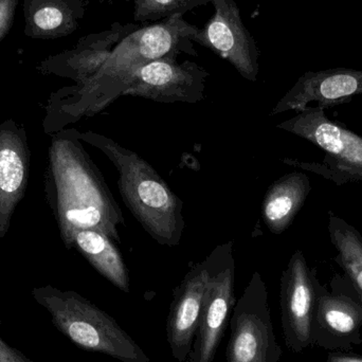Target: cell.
<instances>
[{"label":"cell","instance_id":"1","mask_svg":"<svg viewBox=\"0 0 362 362\" xmlns=\"http://www.w3.org/2000/svg\"><path fill=\"white\" fill-rule=\"evenodd\" d=\"M71 134L53 140L50 150L53 208L64 243L70 248L74 233L88 229L121 243L122 211L80 144V134Z\"/></svg>","mask_w":362,"mask_h":362},{"label":"cell","instance_id":"2","mask_svg":"<svg viewBox=\"0 0 362 362\" xmlns=\"http://www.w3.org/2000/svg\"><path fill=\"white\" fill-rule=\"evenodd\" d=\"M198 29L182 15H175L132 32L115 47L100 71L85 83L78 101L67 112L78 118L98 114L124 95L142 66L165 57L177 59L182 53L197 57L193 42Z\"/></svg>","mask_w":362,"mask_h":362},{"label":"cell","instance_id":"3","mask_svg":"<svg viewBox=\"0 0 362 362\" xmlns=\"http://www.w3.org/2000/svg\"><path fill=\"white\" fill-rule=\"evenodd\" d=\"M80 138L101 151L116 168L123 202L144 231L163 246L180 244L185 231L182 200L140 155L101 134Z\"/></svg>","mask_w":362,"mask_h":362},{"label":"cell","instance_id":"4","mask_svg":"<svg viewBox=\"0 0 362 362\" xmlns=\"http://www.w3.org/2000/svg\"><path fill=\"white\" fill-rule=\"evenodd\" d=\"M54 327L76 346L122 362H151L141 346L107 313L74 291L52 286L32 291Z\"/></svg>","mask_w":362,"mask_h":362},{"label":"cell","instance_id":"5","mask_svg":"<svg viewBox=\"0 0 362 362\" xmlns=\"http://www.w3.org/2000/svg\"><path fill=\"white\" fill-rule=\"evenodd\" d=\"M325 152L321 163L285 160L291 165L315 172L337 185L362 182V137L340 123L329 120L320 106H306L276 125Z\"/></svg>","mask_w":362,"mask_h":362},{"label":"cell","instance_id":"6","mask_svg":"<svg viewBox=\"0 0 362 362\" xmlns=\"http://www.w3.org/2000/svg\"><path fill=\"white\" fill-rule=\"evenodd\" d=\"M230 331L227 362H280L282 348L272 325L267 286L259 272L234 305Z\"/></svg>","mask_w":362,"mask_h":362},{"label":"cell","instance_id":"7","mask_svg":"<svg viewBox=\"0 0 362 362\" xmlns=\"http://www.w3.org/2000/svg\"><path fill=\"white\" fill-rule=\"evenodd\" d=\"M211 255L212 265L202 301L199 327L187 362L214 361L236 303L233 242L219 245Z\"/></svg>","mask_w":362,"mask_h":362},{"label":"cell","instance_id":"8","mask_svg":"<svg viewBox=\"0 0 362 362\" xmlns=\"http://www.w3.org/2000/svg\"><path fill=\"white\" fill-rule=\"evenodd\" d=\"M362 301L346 276L336 274L329 288L319 283L313 346L351 352L362 344Z\"/></svg>","mask_w":362,"mask_h":362},{"label":"cell","instance_id":"9","mask_svg":"<svg viewBox=\"0 0 362 362\" xmlns=\"http://www.w3.org/2000/svg\"><path fill=\"white\" fill-rule=\"evenodd\" d=\"M320 281L302 250L293 253L280 281L281 320L287 349L301 354L313 346V325Z\"/></svg>","mask_w":362,"mask_h":362},{"label":"cell","instance_id":"10","mask_svg":"<svg viewBox=\"0 0 362 362\" xmlns=\"http://www.w3.org/2000/svg\"><path fill=\"white\" fill-rule=\"evenodd\" d=\"M209 76L195 62L178 63L177 59L165 57L142 66L123 95L158 103L196 104L206 98Z\"/></svg>","mask_w":362,"mask_h":362},{"label":"cell","instance_id":"11","mask_svg":"<svg viewBox=\"0 0 362 362\" xmlns=\"http://www.w3.org/2000/svg\"><path fill=\"white\" fill-rule=\"evenodd\" d=\"M215 13L194 42L210 49L229 62L236 71L250 82H257L259 72V49L245 27L235 0H214Z\"/></svg>","mask_w":362,"mask_h":362},{"label":"cell","instance_id":"12","mask_svg":"<svg viewBox=\"0 0 362 362\" xmlns=\"http://www.w3.org/2000/svg\"><path fill=\"white\" fill-rule=\"evenodd\" d=\"M212 265V255L194 264L174 291L167 321V339L172 356L187 362L199 327L202 301Z\"/></svg>","mask_w":362,"mask_h":362},{"label":"cell","instance_id":"13","mask_svg":"<svg viewBox=\"0 0 362 362\" xmlns=\"http://www.w3.org/2000/svg\"><path fill=\"white\" fill-rule=\"evenodd\" d=\"M362 95L361 70L334 68L304 74L272 110V116L302 110L316 102L321 108L332 107Z\"/></svg>","mask_w":362,"mask_h":362},{"label":"cell","instance_id":"14","mask_svg":"<svg viewBox=\"0 0 362 362\" xmlns=\"http://www.w3.org/2000/svg\"><path fill=\"white\" fill-rule=\"evenodd\" d=\"M29 152L23 133L10 121L0 127V238L27 187Z\"/></svg>","mask_w":362,"mask_h":362},{"label":"cell","instance_id":"15","mask_svg":"<svg viewBox=\"0 0 362 362\" xmlns=\"http://www.w3.org/2000/svg\"><path fill=\"white\" fill-rule=\"evenodd\" d=\"M312 191L310 178L303 172H291L274 181L264 196L262 217L272 233L288 229Z\"/></svg>","mask_w":362,"mask_h":362},{"label":"cell","instance_id":"16","mask_svg":"<svg viewBox=\"0 0 362 362\" xmlns=\"http://www.w3.org/2000/svg\"><path fill=\"white\" fill-rule=\"evenodd\" d=\"M70 248H76L91 266L125 293H131V278L124 259L114 240L97 230L74 233Z\"/></svg>","mask_w":362,"mask_h":362},{"label":"cell","instance_id":"17","mask_svg":"<svg viewBox=\"0 0 362 362\" xmlns=\"http://www.w3.org/2000/svg\"><path fill=\"white\" fill-rule=\"evenodd\" d=\"M329 240L335 247L334 261L344 272L362 301V235L361 232L333 211L329 212Z\"/></svg>","mask_w":362,"mask_h":362},{"label":"cell","instance_id":"18","mask_svg":"<svg viewBox=\"0 0 362 362\" xmlns=\"http://www.w3.org/2000/svg\"><path fill=\"white\" fill-rule=\"evenodd\" d=\"M134 19L139 23L159 21L175 15H185L214 0H133Z\"/></svg>","mask_w":362,"mask_h":362},{"label":"cell","instance_id":"19","mask_svg":"<svg viewBox=\"0 0 362 362\" xmlns=\"http://www.w3.org/2000/svg\"><path fill=\"white\" fill-rule=\"evenodd\" d=\"M34 21L40 29L53 30L63 23L64 14L59 8L47 6L35 13Z\"/></svg>","mask_w":362,"mask_h":362},{"label":"cell","instance_id":"20","mask_svg":"<svg viewBox=\"0 0 362 362\" xmlns=\"http://www.w3.org/2000/svg\"><path fill=\"white\" fill-rule=\"evenodd\" d=\"M0 362H33L16 349L8 346L0 338Z\"/></svg>","mask_w":362,"mask_h":362},{"label":"cell","instance_id":"21","mask_svg":"<svg viewBox=\"0 0 362 362\" xmlns=\"http://www.w3.org/2000/svg\"><path fill=\"white\" fill-rule=\"evenodd\" d=\"M327 362H362V355L351 352H329Z\"/></svg>","mask_w":362,"mask_h":362},{"label":"cell","instance_id":"22","mask_svg":"<svg viewBox=\"0 0 362 362\" xmlns=\"http://www.w3.org/2000/svg\"><path fill=\"white\" fill-rule=\"evenodd\" d=\"M124 1H131V0H124Z\"/></svg>","mask_w":362,"mask_h":362},{"label":"cell","instance_id":"23","mask_svg":"<svg viewBox=\"0 0 362 362\" xmlns=\"http://www.w3.org/2000/svg\"><path fill=\"white\" fill-rule=\"evenodd\" d=\"M0 325H1V319H0Z\"/></svg>","mask_w":362,"mask_h":362}]
</instances>
